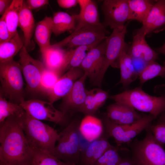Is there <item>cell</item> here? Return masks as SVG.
Masks as SVG:
<instances>
[{
  "label": "cell",
  "instance_id": "cell-23",
  "mask_svg": "<svg viewBox=\"0 0 165 165\" xmlns=\"http://www.w3.org/2000/svg\"><path fill=\"white\" fill-rule=\"evenodd\" d=\"M52 18L53 32L55 35H59L67 31L72 30L73 31L77 25V14L71 15L66 12L59 11L53 14Z\"/></svg>",
  "mask_w": 165,
  "mask_h": 165
},
{
  "label": "cell",
  "instance_id": "cell-34",
  "mask_svg": "<svg viewBox=\"0 0 165 165\" xmlns=\"http://www.w3.org/2000/svg\"><path fill=\"white\" fill-rule=\"evenodd\" d=\"M97 46H83L75 48L66 71L72 68L80 67L88 53Z\"/></svg>",
  "mask_w": 165,
  "mask_h": 165
},
{
  "label": "cell",
  "instance_id": "cell-19",
  "mask_svg": "<svg viewBox=\"0 0 165 165\" xmlns=\"http://www.w3.org/2000/svg\"><path fill=\"white\" fill-rule=\"evenodd\" d=\"M32 11L24 1L20 13L18 25L22 31L24 37V46L28 52L32 50L34 45L32 40L36 25Z\"/></svg>",
  "mask_w": 165,
  "mask_h": 165
},
{
  "label": "cell",
  "instance_id": "cell-41",
  "mask_svg": "<svg viewBox=\"0 0 165 165\" xmlns=\"http://www.w3.org/2000/svg\"><path fill=\"white\" fill-rule=\"evenodd\" d=\"M57 2L60 7L64 9L73 7L78 4L77 0H57Z\"/></svg>",
  "mask_w": 165,
  "mask_h": 165
},
{
  "label": "cell",
  "instance_id": "cell-13",
  "mask_svg": "<svg viewBox=\"0 0 165 165\" xmlns=\"http://www.w3.org/2000/svg\"><path fill=\"white\" fill-rule=\"evenodd\" d=\"M106 47V39L88 53L80 67L93 84L102 68Z\"/></svg>",
  "mask_w": 165,
  "mask_h": 165
},
{
  "label": "cell",
  "instance_id": "cell-1",
  "mask_svg": "<svg viewBox=\"0 0 165 165\" xmlns=\"http://www.w3.org/2000/svg\"><path fill=\"white\" fill-rule=\"evenodd\" d=\"M24 113L9 116L0 124V165H31L34 152L22 128Z\"/></svg>",
  "mask_w": 165,
  "mask_h": 165
},
{
  "label": "cell",
  "instance_id": "cell-16",
  "mask_svg": "<svg viewBox=\"0 0 165 165\" xmlns=\"http://www.w3.org/2000/svg\"><path fill=\"white\" fill-rule=\"evenodd\" d=\"M106 111L107 117L112 122L121 125H132L143 116L130 106L116 102L109 105Z\"/></svg>",
  "mask_w": 165,
  "mask_h": 165
},
{
  "label": "cell",
  "instance_id": "cell-14",
  "mask_svg": "<svg viewBox=\"0 0 165 165\" xmlns=\"http://www.w3.org/2000/svg\"><path fill=\"white\" fill-rule=\"evenodd\" d=\"M84 74L80 67L71 68L61 76L47 94L49 102L53 104L64 98L71 91L75 82Z\"/></svg>",
  "mask_w": 165,
  "mask_h": 165
},
{
  "label": "cell",
  "instance_id": "cell-3",
  "mask_svg": "<svg viewBox=\"0 0 165 165\" xmlns=\"http://www.w3.org/2000/svg\"><path fill=\"white\" fill-rule=\"evenodd\" d=\"M109 98L115 102L128 105L135 110L148 113L153 116L155 119L165 111L164 92L160 96H152L138 87L111 96Z\"/></svg>",
  "mask_w": 165,
  "mask_h": 165
},
{
  "label": "cell",
  "instance_id": "cell-48",
  "mask_svg": "<svg viewBox=\"0 0 165 165\" xmlns=\"http://www.w3.org/2000/svg\"></svg>",
  "mask_w": 165,
  "mask_h": 165
},
{
  "label": "cell",
  "instance_id": "cell-22",
  "mask_svg": "<svg viewBox=\"0 0 165 165\" xmlns=\"http://www.w3.org/2000/svg\"><path fill=\"white\" fill-rule=\"evenodd\" d=\"M52 33L53 20L51 17L46 16L36 24L34 38L41 53L51 46L50 38Z\"/></svg>",
  "mask_w": 165,
  "mask_h": 165
},
{
  "label": "cell",
  "instance_id": "cell-9",
  "mask_svg": "<svg viewBox=\"0 0 165 165\" xmlns=\"http://www.w3.org/2000/svg\"><path fill=\"white\" fill-rule=\"evenodd\" d=\"M20 64L26 82L28 90L36 93L40 92V81L45 69L43 62L31 57L24 46L20 51Z\"/></svg>",
  "mask_w": 165,
  "mask_h": 165
},
{
  "label": "cell",
  "instance_id": "cell-5",
  "mask_svg": "<svg viewBox=\"0 0 165 165\" xmlns=\"http://www.w3.org/2000/svg\"><path fill=\"white\" fill-rule=\"evenodd\" d=\"M79 124L73 120L59 133L57 144L52 155L72 165H77L82 151Z\"/></svg>",
  "mask_w": 165,
  "mask_h": 165
},
{
  "label": "cell",
  "instance_id": "cell-28",
  "mask_svg": "<svg viewBox=\"0 0 165 165\" xmlns=\"http://www.w3.org/2000/svg\"><path fill=\"white\" fill-rule=\"evenodd\" d=\"M77 15L78 24L76 28L85 25L101 24L100 20L98 6L94 1L90 0L82 13L81 15L78 14Z\"/></svg>",
  "mask_w": 165,
  "mask_h": 165
},
{
  "label": "cell",
  "instance_id": "cell-10",
  "mask_svg": "<svg viewBox=\"0 0 165 165\" xmlns=\"http://www.w3.org/2000/svg\"><path fill=\"white\" fill-rule=\"evenodd\" d=\"M53 104L50 102L32 99L24 100L20 105L26 113L34 118L63 125L66 116Z\"/></svg>",
  "mask_w": 165,
  "mask_h": 165
},
{
  "label": "cell",
  "instance_id": "cell-32",
  "mask_svg": "<svg viewBox=\"0 0 165 165\" xmlns=\"http://www.w3.org/2000/svg\"><path fill=\"white\" fill-rule=\"evenodd\" d=\"M119 147L112 146L93 165H118L122 158L119 153Z\"/></svg>",
  "mask_w": 165,
  "mask_h": 165
},
{
  "label": "cell",
  "instance_id": "cell-30",
  "mask_svg": "<svg viewBox=\"0 0 165 165\" xmlns=\"http://www.w3.org/2000/svg\"><path fill=\"white\" fill-rule=\"evenodd\" d=\"M158 76L165 78V68L155 61L149 63L138 75L140 82L142 85L148 81Z\"/></svg>",
  "mask_w": 165,
  "mask_h": 165
},
{
  "label": "cell",
  "instance_id": "cell-43",
  "mask_svg": "<svg viewBox=\"0 0 165 165\" xmlns=\"http://www.w3.org/2000/svg\"><path fill=\"white\" fill-rule=\"evenodd\" d=\"M78 4L80 7V12L78 15H81L83 12L86 6L90 2V0H77Z\"/></svg>",
  "mask_w": 165,
  "mask_h": 165
},
{
  "label": "cell",
  "instance_id": "cell-36",
  "mask_svg": "<svg viewBox=\"0 0 165 165\" xmlns=\"http://www.w3.org/2000/svg\"><path fill=\"white\" fill-rule=\"evenodd\" d=\"M150 129L155 140L160 144H165V123L151 125Z\"/></svg>",
  "mask_w": 165,
  "mask_h": 165
},
{
  "label": "cell",
  "instance_id": "cell-4",
  "mask_svg": "<svg viewBox=\"0 0 165 165\" xmlns=\"http://www.w3.org/2000/svg\"><path fill=\"white\" fill-rule=\"evenodd\" d=\"M0 94L9 101L20 104L24 100L21 67L13 59L0 63Z\"/></svg>",
  "mask_w": 165,
  "mask_h": 165
},
{
  "label": "cell",
  "instance_id": "cell-47",
  "mask_svg": "<svg viewBox=\"0 0 165 165\" xmlns=\"http://www.w3.org/2000/svg\"><path fill=\"white\" fill-rule=\"evenodd\" d=\"M164 67L165 68V61L164 62Z\"/></svg>",
  "mask_w": 165,
  "mask_h": 165
},
{
  "label": "cell",
  "instance_id": "cell-44",
  "mask_svg": "<svg viewBox=\"0 0 165 165\" xmlns=\"http://www.w3.org/2000/svg\"><path fill=\"white\" fill-rule=\"evenodd\" d=\"M118 165H137L132 159H123Z\"/></svg>",
  "mask_w": 165,
  "mask_h": 165
},
{
  "label": "cell",
  "instance_id": "cell-17",
  "mask_svg": "<svg viewBox=\"0 0 165 165\" xmlns=\"http://www.w3.org/2000/svg\"><path fill=\"white\" fill-rule=\"evenodd\" d=\"M145 33L141 28L138 29L134 35L131 46L128 53L132 57L141 58L150 63L158 58V53L147 43Z\"/></svg>",
  "mask_w": 165,
  "mask_h": 165
},
{
  "label": "cell",
  "instance_id": "cell-21",
  "mask_svg": "<svg viewBox=\"0 0 165 165\" xmlns=\"http://www.w3.org/2000/svg\"><path fill=\"white\" fill-rule=\"evenodd\" d=\"M141 28L148 34L165 25V0L156 1Z\"/></svg>",
  "mask_w": 165,
  "mask_h": 165
},
{
  "label": "cell",
  "instance_id": "cell-20",
  "mask_svg": "<svg viewBox=\"0 0 165 165\" xmlns=\"http://www.w3.org/2000/svg\"><path fill=\"white\" fill-rule=\"evenodd\" d=\"M104 127L102 121L93 115H86L79 124L80 134L89 143L100 138L103 135Z\"/></svg>",
  "mask_w": 165,
  "mask_h": 165
},
{
  "label": "cell",
  "instance_id": "cell-25",
  "mask_svg": "<svg viewBox=\"0 0 165 165\" xmlns=\"http://www.w3.org/2000/svg\"><path fill=\"white\" fill-rule=\"evenodd\" d=\"M127 1L129 7L128 20H136L142 24L145 20L156 2L149 0Z\"/></svg>",
  "mask_w": 165,
  "mask_h": 165
},
{
  "label": "cell",
  "instance_id": "cell-11",
  "mask_svg": "<svg viewBox=\"0 0 165 165\" xmlns=\"http://www.w3.org/2000/svg\"><path fill=\"white\" fill-rule=\"evenodd\" d=\"M105 24L112 29L124 26L128 20L127 0H105L101 6Z\"/></svg>",
  "mask_w": 165,
  "mask_h": 165
},
{
  "label": "cell",
  "instance_id": "cell-24",
  "mask_svg": "<svg viewBox=\"0 0 165 165\" xmlns=\"http://www.w3.org/2000/svg\"><path fill=\"white\" fill-rule=\"evenodd\" d=\"M128 48L126 47L121 53L119 61L120 72V79L119 83L124 87L128 86L138 77L136 72L131 57L128 53Z\"/></svg>",
  "mask_w": 165,
  "mask_h": 165
},
{
  "label": "cell",
  "instance_id": "cell-27",
  "mask_svg": "<svg viewBox=\"0 0 165 165\" xmlns=\"http://www.w3.org/2000/svg\"><path fill=\"white\" fill-rule=\"evenodd\" d=\"M24 0H13L5 13V20L11 36L17 32L19 16Z\"/></svg>",
  "mask_w": 165,
  "mask_h": 165
},
{
  "label": "cell",
  "instance_id": "cell-18",
  "mask_svg": "<svg viewBox=\"0 0 165 165\" xmlns=\"http://www.w3.org/2000/svg\"><path fill=\"white\" fill-rule=\"evenodd\" d=\"M108 137L102 135L98 139L90 143L81 152L77 165H93L112 145L109 142Z\"/></svg>",
  "mask_w": 165,
  "mask_h": 165
},
{
  "label": "cell",
  "instance_id": "cell-7",
  "mask_svg": "<svg viewBox=\"0 0 165 165\" xmlns=\"http://www.w3.org/2000/svg\"><path fill=\"white\" fill-rule=\"evenodd\" d=\"M108 32L102 24L85 25L76 28L69 36L52 46L75 48L83 46H97L107 37Z\"/></svg>",
  "mask_w": 165,
  "mask_h": 165
},
{
  "label": "cell",
  "instance_id": "cell-26",
  "mask_svg": "<svg viewBox=\"0 0 165 165\" xmlns=\"http://www.w3.org/2000/svg\"><path fill=\"white\" fill-rule=\"evenodd\" d=\"M24 46L18 32L8 40L0 43V63L13 59Z\"/></svg>",
  "mask_w": 165,
  "mask_h": 165
},
{
  "label": "cell",
  "instance_id": "cell-8",
  "mask_svg": "<svg viewBox=\"0 0 165 165\" xmlns=\"http://www.w3.org/2000/svg\"><path fill=\"white\" fill-rule=\"evenodd\" d=\"M127 25L113 29L111 34L106 38V47L102 68L93 85L101 87L105 75L109 66L119 68L120 57L128 46L125 41Z\"/></svg>",
  "mask_w": 165,
  "mask_h": 165
},
{
  "label": "cell",
  "instance_id": "cell-12",
  "mask_svg": "<svg viewBox=\"0 0 165 165\" xmlns=\"http://www.w3.org/2000/svg\"><path fill=\"white\" fill-rule=\"evenodd\" d=\"M75 48L50 47L41 53L46 68L56 71L61 75L66 71Z\"/></svg>",
  "mask_w": 165,
  "mask_h": 165
},
{
  "label": "cell",
  "instance_id": "cell-2",
  "mask_svg": "<svg viewBox=\"0 0 165 165\" xmlns=\"http://www.w3.org/2000/svg\"><path fill=\"white\" fill-rule=\"evenodd\" d=\"M21 122L27 140L33 151L44 152L52 155L59 137L57 131L26 112Z\"/></svg>",
  "mask_w": 165,
  "mask_h": 165
},
{
  "label": "cell",
  "instance_id": "cell-37",
  "mask_svg": "<svg viewBox=\"0 0 165 165\" xmlns=\"http://www.w3.org/2000/svg\"><path fill=\"white\" fill-rule=\"evenodd\" d=\"M93 96L94 101L98 109L105 104L109 97L107 92L100 88L94 89Z\"/></svg>",
  "mask_w": 165,
  "mask_h": 165
},
{
  "label": "cell",
  "instance_id": "cell-6",
  "mask_svg": "<svg viewBox=\"0 0 165 165\" xmlns=\"http://www.w3.org/2000/svg\"><path fill=\"white\" fill-rule=\"evenodd\" d=\"M150 126L143 139L131 143L132 159L137 165H165V150L154 139Z\"/></svg>",
  "mask_w": 165,
  "mask_h": 165
},
{
  "label": "cell",
  "instance_id": "cell-42",
  "mask_svg": "<svg viewBox=\"0 0 165 165\" xmlns=\"http://www.w3.org/2000/svg\"><path fill=\"white\" fill-rule=\"evenodd\" d=\"M13 0H0V14L2 16L11 5Z\"/></svg>",
  "mask_w": 165,
  "mask_h": 165
},
{
  "label": "cell",
  "instance_id": "cell-45",
  "mask_svg": "<svg viewBox=\"0 0 165 165\" xmlns=\"http://www.w3.org/2000/svg\"><path fill=\"white\" fill-rule=\"evenodd\" d=\"M156 123H165V112L162 113L158 119Z\"/></svg>",
  "mask_w": 165,
  "mask_h": 165
},
{
  "label": "cell",
  "instance_id": "cell-46",
  "mask_svg": "<svg viewBox=\"0 0 165 165\" xmlns=\"http://www.w3.org/2000/svg\"><path fill=\"white\" fill-rule=\"evenodd\" d=\"M162 54L165 55V51L162 53Z\"/></svg>",
  "mask_w": 165,
  "mask_h": 165
},
{
  "label": "cell",
  "instance_id": "cell-29",
  "mask_svg": "<svg viewBox=\"0 0 165 165\" xmlns=\"http://www.w3.org/2000/svg\"><path fill=\"white\" fill-rule=\"evenodd\" d=\"M25 112L20 105L8 101L0 94V124L9 116L21 115Z\"/></svg>",
  "mask_w": 165,
  "mask_h": 165
},
{
  "label": "cell",
  "instance_id": "cell-39",
  "mask_svg": "<svg viewBox=\"0 0 165 165\" xmlns=\"http://www.w3.org/2000/svg\"><path fill=\"white\" fill-rule=\"evenodd\" d=\"M131 58L135 71L138 75L150 63L141 58L131 57Z\"/></svg>",
  "mask_w": 165,
  "mask_h": 165
},
{
  "label": "cell",
  "instance_id": "cell-31",
  "mask_svg": "<svg viewBox=\"0 0 165 165\" xmlns=\"http://www.w3.org/2000/svg\"><path fill=\"white\" fill-rule=\"evenodd\" d=\"M61 75L58 72L45 68L41 76L40 92L47 94L61 76Z\"/></svg>",
  "mask_w": 165,
  "mask_h": 165
},
{
  "label": "cell",
  "instance_id": "cell-40",
  "mask_svg": "<svg viewBox=\"0 0 165 165\" xmlns=\"http://www.w3.org/2000/svg\"><path fill=\"white\" fill-rule=\"evenodd\" d=\"M28 7L32 11L49 4L47 0H27L25 1Z\"/></svg>",
  "mask_w": 165,
  "mask_h": 165
},
{
  "label": "cell",
  "instance_id": "cell-15",
  "mask_svg": "<svg viewBox=\"0 0 165 165\" xmlns=\"http://www.w3.org/2000/svg\"><path fill=\"white\" fill-rule=\"evenodd\" d=\"M87 76L84 75L78 79L68 94L63 98L60 111L66 116L69 112H77L83 103L87 90L85 84Z\"/></svg>",
  "mask_w": 165,
  "mask_h": 165
},
{
  "label": "cell",
  "instance_id": "cell-35",
  "mask_svg": "<svg viewBox=\"0 0 165 165\" xmlns=\"http://www.w3.org/2000/svg\"><path fill=\"white\" fill-rule=\"evenodd\" d=\"M94 89L87 91L85 100L81 106L76 112H81L86 115H93L98 109L94 98Z\"/></svg>",
  "mask_w": 165,
  "mask_h": 165
},
{
  "label": "cell",
  "instance_id": "cell-38",
  "mask_svg": "<svg viewBox=\"0 0 165 165\" xmlns=\"http://www.w3.org/2000/svg\"><path fill=\"white\" fill-rule=\"evenodd\" d=\"M11 37L6 21L4 13L0 19V43L8 40Z\"/></svg>",
  "mask_w": 165,
  "mask_h": 165
},
{
  "label": "cell",
  "instance_id": "cell-33",
  "mask_svg": "<svg viewBox=\"0 0 165 165\" xmlns=\"http://www.w3.org/2000/svg\"><path fill=\"white\" fill-rule=\"evenodd\" d=\"M31 165H72L63 162L50 154L35 151Z\"/></svg>",
  "mask_w": 165,
  "mask_h": 165
}]
</instances>
